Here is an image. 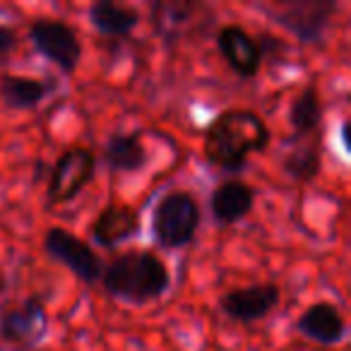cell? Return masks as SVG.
Segmentation results:
<instances>
[{
    "label": "cell",
    "instance_id": "16",
    "mask_svg": "<svg viewBox=\"0 0 351 351\" xmlns=\"http://www.w3.org/2000/svg\"><path fill=\"white\" fill-rule=\"evenodd\" d=\"M296 145L282 156V171L296 183H313L322 171V135L293 137Z\"/></svg>",
    "mask_w": 351,
    "mask_h": 351
},
{
    "label": "cell",
    "instance_id": "12",
    "mask_svg": "<svg viewBox=\"0 0 351 351\" xmlns=\"http://www.w3.org/2000/svg\"><path fill=\"white\" fill-rule=\"evenodd\" d=\"M293 330L322 346H337L346 339V317L332 301H315L298 315Z\"/></svg>",
    "mask_w": 351,
    "mask_h": 351
},
{
    "label": "cell",
    "instance_id": "1",
    "mask_svg": "<svg viewBox=\"0 0 351 351\" xmlns=\"http://www.w3.org/2000/svg\"><path fill=\"white\" fill-rule=\"evenodd\" d=\"M272 142L269 125L253 108H226L207 125L202 154L207 164L226 173H241L250 154L265 152Z\"/></svg>",
    "mask_w": 351,
    "mask_h": 351
},
{
    "label": "cell",
    "instance_id": "19",
    "mask_svg": "<svg viewBox=\"0 0 351 351\" xmlns=\"http://www.w3.org/2000/svg\"><path fill=\"white\" fill-rule=\"evenodd\" d=\"M195 10V3H156V5H152L154 25L161 34H176V27L191 20Z\"/></svg>",
    "mask_w": 351,
    "mask_h": 351
},
{
    "label": "cell",
    "instance_id": "15",
    "mask_svg": "<svg viewBox=\"0 0 351 351\" xmlns=\"http://www.w3.org/2000/svg\"><path fill=\"white\" fill-rule=\"evenodd\" d=\"M101 159L113 173H137L149 164V152L142 142V132H113L104 142Z\"/></svg>",
    "mask_w": 351,
    "mask_h": 351
},
{
    "label": "cell",
    "instance_id": "4",
    "mask_svg": "<svg viewBox=\"0 0 351 351\" xmlns=\"http://www.w3.org/2000/svg\"><path fill=\"white\" fill-rule=\"evenodd\" d=\"M49 308L39 293L17 298L0 308V339L17 349H34L49 335Z\"/></svg>",
    "mask_w": 351,
    "mask_h": 351
},
{
    "label": "cell",
    "instance_id": "10",
    "mask_svg": "<svg viewBox=\"0 0 351 351\" xmlns=\"http://www.w3.org/2000/svg\"><path fill=\"white\" fill-rule=\"evenodd\" d=\"M217 49L239 77L253 80L260 75L265 63L260 41L241 25H224L217 32Z\"/></svg>",
    "mask_w": 351,
    "mask_h": 351
},
{
    "label": "cell",
    "instance_id": "18",
    "mask_svg": "<svg viewBox=\"0 0 351 351\" xmlns=\"http://www.w3.org/2000/svg\"><path fill=\"white\" fill-rule=\"evenodd\" d=\"M322 116H325V108H322L317 82H308L289 106V125L293 130V137H308L313 132H320Z\"/></svg>",
    "mask_w": 351,
    "mask_h": 351
},
{
    "label": "cell",
    "instance_id": "5",
    "mask_svg": "<svg viewBox=\"0 0 351 351\" xmlns=\"http://www.w3.org/2000/svg\"><path fill=\"white\" fill-rule=\"evenodd\" d=\"M29 41L36 53L46 58L60 73L70 75L77 70L82 60V41L73 25L58 17H36L29 25Z\"/></svg>",
    "mask_w": 351,
    "mask_h": 351
},
{
    "label": "cell",
    "instance_id": "6",
    "mask_svg": "<svg viewBox=\"0 0 351 351\" xmlns=\"http://www.w3.org/2000/svg\"><path fill=\"white\" fill-rule=\"evenodd\" d=\"M97 176V154L89 147H68L58 154L51 169L46 202L65 205L80 197V193L94 181Z\"/></svg>",
    "mask_w": 351,
    "mask_h": 351
},
{
    "label": "cell",
    "instance_id": "2",
    "mask_svg": "<svg viewBox=\"0 0 351 351\" xmlns=\"http://www.w3.org/2000/svg\"><path fill=\"white\" fill-rule=\"evenodd\" d=\"M99 282L108 296L130 306H145L169 291L171 272L156 253L132 248L104 265Z\"/></svg>",
    "mask_w": 351,
    "mask_h": 351
},
{
    "label": "cell",
    "instance_id": "13",
    "mask_svg": "<svg viewBox=\"0 0 351 351\" xmlns=\"http://www.w3.org/2000/svg\"><path fill=\"white\" fill-rule=\"evenodd\" d=\"M255 197H258V191L250 183H245L243 178H226L210 195L212 219L219 226L239 224L241 219H245L253 212Z\"/></svg>",
    "mask_w": 351,
    "mask_h": 351
},
{
    "label": "cell",
    "instance_id": "3",
    "mask_svg": "<svg viewBox=\"0 0 351 351\" xmlns=\"http://www.w3.org/2000/svg\"><path fill=\"white\" fill-rule=\"evenodd\" d=\"M202 224V210L188 191H169L152 212V239L164 250L191 245Z\"/></svg>",
    "mask_w": 351,
    "mask_h": 351
},
{
    "label": "cell",
    "instance_id": "9",
    "mask_svg": "<svg viewBox=\"0 0 351 351\" xmlns=\"http://www.w3.org/2000/svg\"><path fill=\"white\" fill-rule=\"evenodd\" d=\"M282 303V287L274 282L229 289L219 296V311L241 325H253L269 317Z\"/></svg>",
    "mask_w": 351,
    "mask_h": 351
},
{
    "label": "cell",
    "instance_id": "21",
    "mask_svg": "<svg viewBox=\"0 0 351 351\" xmlns=\"http://www.w3.org/2000/svg\"><path fill=\"white\" fill-rule=\"evenodd\" d=\"M3 291H5V274L0 272V296H3Z\"/></svg>",
    "mask_w": 351,
    "mask_h": 351
},
{
    "label": "cell",
    "instance_id": "11",
    "mask_svg": "<svg viewBox=\"0 0 351 351\" xmlns=\"http://www.w3.org/2000/svg\"><path fill=\"white\" fill-rule=\"evenodd\" d=\"M89 234L99 248L116 250L121 243L140 234V212L128 202H108L94 217Z\"/></svg>",
    "mask_w": 351,
    "mask_h": 351
},
{
    "label": "cell",
    "instance_id": "8",
    "mask_svg": "<svg viewBox=\"0 0 351 351\" xmlns=\"http://www.w3.org/2000/svg\"><path fill=\"white\" fill-rule=\"evenodd\" d=\"M44 253L63 267H68L84 284H97L101 279L104 265H106L87 241H82L63 226H51L44 234Z\"/></svg>",
    "mask_w": 351,
    "mask_h": 351
},
{
    "label": "cell",
    "instance_id": "7",
    "mask_svg": "<svg viewBox=\"0 0 351 351\" xmlns=\"http://www.w3.org/2000/svg\"><path fill=\"white\" fill-rule=\"evenodd\" d=\"M335 10L332 0H291L272 8V20L301 44H320L330 32Z\"/></svg>",
    "mask_w": 351,
    "mask_h": 351
},
{
    "label": "cell",
    "instance_id": "20",
    "mask_svg": "<svg viewBox=\"0 0 351 351\" xmlns=\"http://www.w3.org/2000/svg\"><path fill=\"white\" fill-rule=\"evenodd\" d=\"M17 44V32L8 25H0V60L5 58Z\"/></svg>",
    "mask_w": 351,
    "mask_h": 351
},
{
    "label": "cell",
    "instance_id": "17",
    "mask_svg": "<svg viewBox=\"0 0 351 351\" xmlns=\"http://www.w3.org/2000/svg\"><path fill=\"white\" fill-rule=\"evenodd\" d=\"M89 22L104 36H130L140 27V10L113 0H97L89 8Z\"/></svg>",
    "mask_w": 351,
    "mask_h": 351
},
{
    "label": "cell",
    "instance_id": "14",
    "mask_svg": "<svg viewBox=\"0 0 351 351\" xmlns=\"http://www.w3.org/2000/svg\"><path fill=\"white\" fill-rule=\"evenodd\" d=\"M58 89L56 80H36L25 75H0V101L12 111H34Z\"/></svg>",
    "mask_w": 351,
    "mask_h": 351
}]
</instances>
